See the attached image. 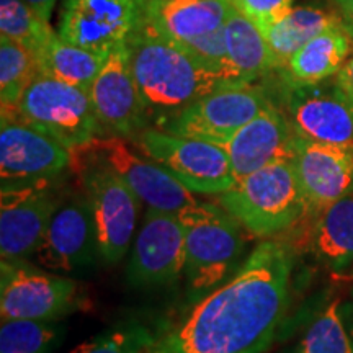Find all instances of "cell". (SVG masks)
<instances>
[{
    "mask_svg": "<svg viewBox=\"0 0 353 353\" xmlns=\"http://www.w3.org/2000/svg\"><path fill=\"white\" fill-rule=\"evenodd\" d=\"M293 267L288 245L260 242L231 278L162 329L145 353H265L288 312Z\"/></svg>",
    "mask_w": 353,
    "mask_h": 353,
    "instance_id": "cell-1",
    "label": "cell"
},
{
    "mask_svg": "<svg viewBox=\"0 0 353 353\" xmlns=\"http://www.w3.org/2000/svg\"><path fill=\"white\" fill-rule=\"evenodd\" d=\"M128 61L154 128L193 101L234 83L203 64L182 43L159 33L144 19L126 41Z\"/></svg>",
    "mask_w": 353,
    "mask_h": 353,
    "instance_id": "cell-2",
    "label": "cell"
},
{
    "mask_svg": "<svg viewBox=\"0 0 353 353\" xmlns=\"http://www.w3.org/2000/svg\"><path fill=\"white\" fill-rule=\"evenodd\" d=\"M218 205L252 236L272 239L309 214V203L290 159L237 179Z\"/></svg>",
    "mask_w": 353,
    "mask_h": 353,
    "instance_id": "cell-3",
    "label": "cell"
},
{
    "mask_svg": "<svg viewBox=\"0 0 353 353\" xmlns=\"http://www.w3.org/2000/svg\"><path fill=\"white\" fill-rule=\"evenodd\" d=\"M185 228V278L190 303L200 301L241 267V223L214 203L196 201L176 214Z\"/></svg>",
    "mask_w": 353,
    "mask_h": 353,
    "instance_id": "cell-4",
    "label": "cell"
},
{
    "mask_svg": "<svg viewBox=\"0 0 353 353\" xmlns=\"http://www.w3.org/2000/svg\"><path fill=\"white\" fill-rule=\"evenodd\" d=\"M70 170L76 172L90 203L100 257L108 263L120 262L134 241L141 201L121 176L85 145L72 149Z\"/></svg>",
    "mask_w": 353,
    "mask_h": 353,
    "instance_id": "cell-5",
    "label": "cell"
},
{
    "mask_svg": "<svg viewBox=\"0 0 353 353\" xmlns=\"http://www.w3.org/2000/svg\"><path fill=\"white\" fill-rule=\"evenodd\" d=\"M83 304V291L72 278L30 265L2 260L0 316L2 321H61Z\"/></svg>",
    "mask_w": 353,
    "mask_h": 353,
    "instance_id": "cell-6",
    "label": "cell"
},
{
    "mask_svg": "<svg viewBox=\"0 0 353 353\" xmlns=\"http://www.w3.org/2000/svg\"><path fill=\"white\" fill-rule=\"evenodd\" d=\"M2 112L38 126L69 149L101 136L88 92L43 74L30 83L17 108Z\"/></svg>",
    "mask_w": 353,
    "mask_h": 353,
    "instance_id": "cell-7",
    "label": "cell"
},
{
    "mask_svg": "<svg viewBox=\"0 0 353 353\" xmlns=\"http://www.w3.org/2000/svg\"><path fill=\"white\" fill-rule=\"evenodd\" d=\"M131 143L164 165L193 193L218 196L237 182L231 159L219 144L176 136L154 126L144 130Z\"/></svg>",
    "mask_w": 353,
    "mask_h": 353,
    "instance_id": "cell-8",
    "label": "cell"
},
{
    "mask_svg": "<svg viewBox=\"0 0 353 353\" xmlns=\"http://www.w3.org/2000/svg\"><path fill=\"white\" fill-rule=\"evenodd\" d=\"M72 162V149L46 131L2 112L0 182L3 190L59 182Z\"/></svg>",
    "mask_w": 353,
    "mask_h": 353,
    "instance_id": "cell-9",
    "label": "cell"
},
{
    "mask_svg": "<svg viewBox=\"0 0 353 353\" xmlns=\"http://www.w3.org/2000/svg\"><path fill=\"white\" fill-rule=\"evenodd\" d=\"M270 103L273 101L267 90L255 83L224 87L193 101L157 128L176 136L224 145Z\"/></svg>",
    "mask_w": 353,
    "mask_h": 353,
    "instance_id": "cell-10",
    "label": "cell"
},
{
    "mask_svg": "<svg viewBox=\"0 0 353 353\" xmlns=\"http://www.w3.org/2000/svg\"><path fill=\"white\" fill-rule=\"evenodd\" d=\"M83 145L99 161L117 172L148 208L180 214L198 201L195 193L190 192L164 165L134 151L125 138L99 136Z\"/></svg>",
    "mask_w": 353,
    "mask_h": 353,
    "instance_id": "cell-11",
    "label": "cell"
},
{
    "mask_svg": "<svg viewBox=\"0 0 353 353\" xmlns=\"http://www.w3.org/2000/svg\"><path fill=\"white\" fill-rule=\"evenodd\" d=\"M100 255L90 203L82 188L65 193L34 254L39 267L59 275L85 273Z\"/></svg>",
    "mask_w": 353,
    "mask_h": 353,
    "instance_id": "cell-12",
    "label": "cell"
},
{
    "mask_svg": "<svg viewBox=\"0 0 353 353\" xmlns=\"http://www.w3.org/2000/svg\"><path fill=\"white\" fill-rule=\"evenodd\" d=\"M148 0H63L59 34L65 41L110 56L145 19Z\"/></svg>",
    "mask_w": 353,
    "mask_h": 353,
    "instance_id": "cell-13",
    "label": "cell"
},
{
    "mask_svg": "<svg viewBox=\"0 0 353 353\" xmlns=\"http://www.w3.org/2000/svg\"><path fill=\"white\" fill-rule=\"evenodd\" d=\"M185 228L176 214L148 208L126 267V281L134 288L175 283L185 275Z\"/></svg>",
    "mask_w": 353,
    "mask_h": 353,
    "instance_id": "cell-14",
    "label": "cell"
},
{
    "mask_svg": "<svg viewBox=\"0 0 353 353\" xmlns=\"http://www.w3.org/2000/svg\"><path fill=\"white\" fill-rule=\"evenodd\" d=\"M101 136L134 141L148 128L151 117L128 61L126 44L110 52L107 63L88 88Z\"/></svg>",
    "mask_w": 353,
    "mask_h": 353,
    "instance_id": "cell-15",
    "label": "cell"
},
{
    "mask_svg": "<svg viewBox=\"0 0 353 353\" xmlns=\"http://www.w3.org/2000/svg\"><path fill=\"white\" fill-rule=\"evenodd\" d=\"M283 92V112L298 136L319 143H353V105L334 77L319 83L285 82Z\"/></svg>",
    "mask_w": 353,
    "mask_h": 353,
    "instance_id": "cell-16",
    "label": "cell"
},
{
    "mask_svg": "<svg viewBox=\"0 0 353 353\" xmlns=\"http://www.w3.org/2000/svg\"><path fill=\"white\" fill-rule=\"evenodd\" d=\"M61 198L59 182L3 190L0 201L2 260L34 257Z\"/></svg>",
    "mask_w": 353,
    "mask_h": 353,
    "instance_id": "cell-17",
    "label": "cell"
},
{
    "mask_svg": "<svg viewBox=\"0 0 353 353\" xmlns=\"http://www.w3.org/2000/svg\"><path fill=\"white\" fill-rule=\"evenodd\" d=\"M290 161L309 203V214L316 216L330 203L353 195V143H319L296 134Z\"/></svg>",
    "mask_w": 353,
    "mask_h": 353,
    "instance_id": "cell-18",
    "label": "cell"
},
{
    "mask_svg": "<svg viewBox=\"0 0 353 353\" xmlns=\"http://www.w3.org/2000/svg\"><path fill=\"white\" fill-rule=\"evenodd\" d=\"M296 132L281 108L270 103L254 120L242 126L226 144L232 170L237 179L291 157Z\"/></svg>",
    "mask_w": 353,
    "mask_h": 353,
    "instance_id": "cell-19",
    "label": "cell"
},
{
    "mask_svg": "<svg viewBox=\"0 0 353 353\" xmlns=\"http://www.w3.org/2000/svg\"><path fill=\"white\" fill-rule=\"evenodd\" d=\"M232 10L231 0H148L145 20L185 44L223 28Z\"/></svg>",
    "mask_w": 353,
    "mask_h": 353,
    "instance_id": "cell-20",
    "label": "cell"
},
{
    "mask_svg": "<svg viewBox=\"0 0 353 353\" xmlns=\"http://www.w3.org/2000/svg\"><path fill=\"white\" fill-rule=\"evenodd\" d=\"M352 54L353 38L345 26H337L304 44L280 74L290 83H319L337 76Z\"/></svg>",
    "mask_w": 353,
    "mask_h": 353,
    "instance_id": "cell-21",
    "label": "cell"
},
{
    "mask_svg": "<svg viewBox=\"0 0 353 353\" xmlns=\"http://www.w3.org/2000/svg\"><path fill=\"white\" fill-rule=\"evenodd\" d=\"M343 26L337 10H329L316 6L293 7L280 20L263 30L262 34L270 48L273 68L283 70L288 61L307 41L327 30Z\"/></svg>",
    "mask_w": 353,
    "mask_h": 353,
    "instance_id": "cell-22",
    "label": "cell"
},
{
    "mask_svg": "<svg viewBox=\"0 0 353 353\" xmlns=\"http://www.w3.org/2000/svg\"><path fill=\"white\" fill-rule=\"evenodd\" d=\"M311 249L319 263L334 273L353 265V195L330 203L316 214Z\"/></svg>",
    "mask_w": 353,
    "mask_h": 353,
    "instance_id": "cell-23",
    "label": "cell"
},
{
    "mask_svg": "<svg viewBox=\"0 0 353 353\" xmlns=\"http://www.w3.org/2000/svg\"><path fill=\"white\" fill-rule=\"evenodd\" d=\"M224 39L229 65L236 81L242 85L255 83L275 70L267 39L257 25L236 7L224 23Z\"/></svg>",
    "mask_w": 353,
    "mask_h": 353,
    "instance_id": "cell-24",
    "label": "cell"
},
{
    "mask_svg": "<svg viewBox=\"0 0 353 353\" xmlns=\"http://www.w3.org/2000/svg\"><path fill=\"white\" fill-rule=\"evenodd\" d=\"M38 72L88 92L108 56L72 44L52 32L34 52Z\"/></svg>",
    "mask_w": 353,
    "mask_h": 353,
    "instance_id": "cell-25",
    "label": "cell"
},
{
    "mask_svg": "<svg viewBox=\"0 0 353 353\" xmlns=\"http://www.w3.org/2000/svg\"><path fill=\"white\" fill-rule=\"evenodd\" d=\"M34 54L20 43L0 34V103L2 110L17 108L30 83L38 76Z\"/></svg>",
    "mask_w": 353,
    "mask_h": 353,
    "instance_id": "cell-26",
    "label": "cell"
},
{
    "mask_svg": "<svg viewBox=\"0 0 353 353\" xmlns=\"http://www.w3.org/2000/svg\"><path fill=\"white\" fill-rule=\"evenodd\" d=\"M63 337L64 325L59 321H2L0 353H52Z\"/></svg>",
    "mask_w": 353,
    "mask_h": 353,
    "instance_id": "cell-27",
    "label": "cell"
},
{
    "mask_svg": "<svg viewBox=\"0 0 353 353\" xmlns=\"http://www.w3.org/2000/svg\"><path fill=\"white\" fill-rule=\"evenodd\" d=\"M161 330L143 321H121L82 342L70 353H145L157 341Z\"/></svg>",
    "mask_w": 353,
    "mask_h": 353,
    "instance_id": "cell-28",
    "label": "cell"
},
{
    "mask_svg": "<svg viewBox=\"0 0 353 353\" xmlns=\"http://www.w3.org/2000/svg\"><path fill=\"white\" fill-rule=\"evenodd\" d=\"M341 299H335L309 322L296 353H353V342L343 324Z\"/></svg>",
    "mask_w": 353,
    "mask_h": 353,
    "instance_id": "cell-29",
    "label": "cell"
},
{
    "mask_svg": "<svg viewBox=\"0 0 353 353\" xmlns=\"http://www.w3.org/2000/svg\"><path fill=\"white\" fill-rule=\"evenodd\" d=\"M52 33L51 26L23 0H0V34L33 52Z\"/></svg>",
    "mask_w": 353,
    "mask_h": 353,
    "instance_id": "cell-30",
    "label": "cell"
},
{
    "mask_svg": "<svg viewBox=\"0 0 353 353\" xmlns=\"http://www.w3.org/2000/svg\"><path fill=\"white\" fill-rule=\"evenodd\" d=\"M232 6L249 20H252L260 32L275 23L293 8L294 0H231Z\"/></svg>",
    "mask_w": 353,
    "mask_h": 353,
    "instance_id": "cell-31",
    "label": "cell"
},
{
    "mask_svg": "<svg viewBox=\"0 0 353 353\" xmlns=\"http://www.w3.org/2000/svg\"><path fill=\"white\" fill-rule=\"evenodd\" d=\"M337 85L342 88L343 94L347 95V99L352 101L353 105V54L348 57V61L343 64V68L339 70L337 76L334 77Z\"/></svg>",
    "mask_w": 353,
    "mask_h": 353,
    "instance_id": "cell-32",
    "label": "cell"
},
{
    "mask_svg": "<svg viewBox=\"0 0 353 353\" xmlns=\"http://www.w3.org/2000/svg\"><path fill=\"white\" fill-rule=\"evenodd\" d=\"M343 21V26L353 38V0H330Z\"/></svg>",
    "mask_w": 353,
    "mask_h": 353,
    "instance_id": "cell-33",
    "label": "cell"
},
{
    "mask_svg": "<svg viewBox=\"0 0 353 353\" xmlns=\"http://www.w3.org/2000/svg\"><path fill=\"white\" fill-rule=\"evenodd\" d=\"M339 311H341L342 321H343V324H345L347 332H348V335H350V339L353 342V288L345 301L339 303Z\"/></svg>",
    "mask_w": 353,
    "mask_h": 353,
    "instance_id": "cell-34",
    "label": "cell"
},
{
    "mask_svg": "<svg viewBox=\"0 0 353 353\" xmlns=\"http://www.w3.org/2000/svg\"><path fill=\"white\" fill-rule=\"evenodd\" d=\"M26 6H30L43 20L50 21L51 13L54 10L57 0H23Z\"/></svg>",
    "mask_w": 353,
    "mask_h": 353,
    "instance_id": "cell-35",
    "label": "cell"
}]
</instances>
